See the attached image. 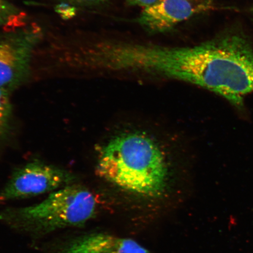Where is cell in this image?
I'll list each match as a JSON object with an SVG mask.
<instances>
[{
    "label": "cell",
    "mask_w": 253,
    "mask_h": 253,
    "mask_svg": "<svg viewBox=\"0 0 253 253\" xmlns=\"http://www.w3.org/2000/svg\"><path fill=\"white\" fill-rule=\"evenodd\" d=\"M11 115V104L9 93L0 88V140L8 127Z\"/></svg>",
    "instance_id": "obj_9"
},
{
    "label": "cell",
    "mask_w": 253,
    "mask_h": 253,
    "mask_svg": "<svg viewBox=\"0 0 253 253\" xmlns=\"http://www.w3.org/2000/svg\"><path fill=\"white\" fill-rule=\"evenodd\" d=\"M77 181L74 173L34 161L14 170L0 191V202L18 200L52 193Z\"/></svg>",
    "instance_id": "obj_5"
},
{
    "label": "cell",
    "mask_w": 253,
    "mask_h": 253,
    "mask_svg": "<svg viewBox=\"0 0 253 253\" xmlns=\"http://www.w3.org/2000/svg\"><path fill=\"white\" fill-rule=\"evenodd\" d=\"M197 85L241 107L253 93V48L242 37L229 36L204 42Z\"/></svg>",
    "instance_id": "obj_3"
},
{
    "label": "cell",
    "mask_w": 253,
    "mask_h": 253,
    "mask_svg": "<svg viewBox=\"0 0 253 253\" xmlns=\"http://www.w3.org/2000/svg\"><path fill=\"white\" fill-rule=\"evenodd\" d=\"M58 253H150L137 242L103 233H93L71 240Z\"/></svg>",
    "instance_id": "obj_7"
},
{
    "label": "cell",
    "mask_w": 253,
    "mask_h": 253,
    "mask_svg": "<svg viewBox=\"0 0 253 253\" xmlns=\"http://www.w3.org/2000/svg\"><path fill=\"white\" fill-rule=\"evenodd\" d=\"M161 1V0H126L129 5L137 6L144 8L151 7Z\"/></svg>",
    "instance_id": "obj_11"
},
{
    "label": "cell",
    "mask_w": 253,
    "mask_h": 253,
    "mask_svg": "<svg viewBox=\"0 0 253 253\" xmlns=\"http://www.w3.org/2000/svg\"><path fill=\"white\" fill-rule=\"evenodd\" d=\"M96 171L119 187L148 197H159L166 188L167 167L162 151L141 133L113 138L103 148Z\"/></svg>",
    "instance_id": "obj_1"
},
{
    "label": "cell",
    "mask_w": 253,
    "mask_h": 253,
    "mask_svg": "<svg viewBox=\"0 0 253 253\" xmlns=\"http://www.w3.org/2000/svg\"><path fill=\"white\" fill-rule=\"evenodd\" d=\"M63 1L80 5L82 7H90L102 5L108 0H63Z\"/></svg>",
    "instance_id": "obj_10"
},
{
    "label": "cell",
    "mask_w": 253,
    "mask_h": 253,
    "mask_svg": "<svg viewBox=\"0 0 253 253\" xmlns=\"http://www.w3.org/2000/svg\"><path fill=\"white\" fill-rule=\"evenodd\" d=\"M213 0H205L204 5H208L210 4L211 2H212Z\"/></svg>",
    "instance_id": "obj_12"
},
{
    "label": "cell",
    "mask_w": 253,
    "mask_h": 253,
    "mask_svg": "<svg viewBox=\"0 0 253 253\" xmlns=\"http://www.w3.org/2000/svg\"><path fill=\"white\" fill-rule=\"evenodd\" d=\"M42 37V30L36 25L0 35V88L9 93L27 78Z\"/></svg>",
    "instance_id": "obj_4"
},
{
    "label": "cell",
    "mask_w": 253,
    "mask_h": 253,
    "mask_svg": "<svg viewBox=\"0 0 253 253\" xmlns=\"http://www.w3.org/2000/svg\"><path fill=\"white\" fill-rule=\"evenodd\" d=\"M97 201L83 185L73 183L50 193L40 203L0 211V221L9 228L31 237L81 227L96 213Z\"/></svg>",
    "instance_id": "obj_2"
},
{
    "label": "cell",
    "mask_w": 253,
    "mask_h": 253,
    "mask_svg": "<svg viewBox=\"0 0 253 253\" xmlns=\"http://www.w3.org/2000/svg\"><path fill=\"white\" fill-rule=\"evenodd\" d=\"M197 10L192 0H161L144 8L135 22L148 33H164L191 18Z\"/></svg>",
    "instance_id": "obj_6"
},
{
    "label": "cell",
    "mask_w": 253,
    "mask_h": 253,
    "mask_svg": "<svg viewBox=\"0 0 253 253\" xmlns=\"http://www.w3.org/2000/svg\"><path fill=\"white\" fill-rule=\"evenodd\" d=\"M23 14L7 0H0V27L20 26Z\"/></svg>",
    "instance_id": "obj_8"
}]
</instances>
